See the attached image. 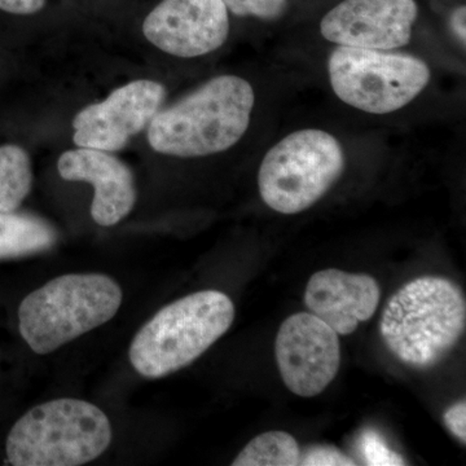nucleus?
<instances>
[{"label":"nucleus","mask_w":466,"mask_h":466,"mask_svg":"<svg viewBox=\"0 0 466 466\" xmlns=\"http://www.w3.org/2000/svg\"><path fill=\"white\" fill-rule=\"evenodd\" d=\"M143 34L171 56H204L228 38V11L222 0H162L144 20Z\"/></svg>","instance_id":"obj_10"},{"label":"nucleus","mask_w":466,"mask_h":466,"mask_svg":"<svg viewBox=\"0 0 466 466\" xmlns=\"http://www.w3.org/2000/svg\"><path fill=\"white\" fill-rule=\"evenodd\" d=\"M57 170L69 182L94 186L91 216L97 225L116 226L133 210L137 202L134 175L109 152L81 147L66 150L58 158Z\"/></svg>","instance_id":"obj_12"},{"label":"nucleus","mask_w":466,"mask_h":466,"mask_svg":"<svg viewBox=\"0 0 466 466\" xmlns=\"http://www.w3.org/2000/svg\"><path fill=\"white\" fill-rule=\"evenodd\" d=\"M47 0H0V11L18 16L38 14L46 7Z\"/></svg>","instance_id":"obj_21"},{"label":"nucleus","mask_w":466,"mask_h":466,"mask_svg":"<svg viewBox=\"0 0 466 466\" xmlns=\"http://www.w3.org/2000/svg\"><path fill=\"white\" fill-rule=\"evenodd\" d=\"M122 299L121 288L109 276H58L21 302V337L35 354H50L112 320Z\"/></svg>","instance_id":"obj_4"},{"label":"nucleus","mask_w":466,"mask_h":466,"mask_svg":"<svg viewBox=\"0 0 466 466\" xmlns=\"http://www.w3.org/2000/svg\"><path fill=\"white\" fill-rule=\"evenodd\" d=\"M466 327L464 293L449 279L417 278L386 303L380 332L407 367L431 370L458 345Z\"/></svg>","instance_id":"obj_2"},{"label":"nucleus","mask_w":466,"mask_h":466,"mask_svg":"<svg viewBox=\"0 0 466 466\" xmlns=\"http://www.w3.org/2000/svg\"><path fill=\"white\" fill-rule=\"evenodd\" d=\"M167 97L158 82L137 79L116 88L106 100L91 104L73 119V142L81 148L116 152L142 133Z\"/></svg>","instance_id":"obj_9"},{"label":"nucleus","mask_w":466,"mask_h":466,"mask_svg":"<svg viewBox=\"0 0 466 466\" xmlns=\"http://www.w3.org/2000/svg\"><path fill=\"white\" fill-rule=\"evenodd\" d=\"M235 306L222 291L189 294L159 309L135 336L130 357L146 379H161L193 363L225 336Z\"/></svg>","instance_id":"obj_3"},{"label":"nucleus","mask_w":466,"mask_h":466,"mask_svg":"<svg viewBox=\"0 0 466 466\" xmlns=\"http://www.w3.org/2000/svg\"><path fill=\"white\" fill-rule=\"evenodd\" d=\"M254 103L249 82L236 76H217L158 112L148 126V142L156 152L174 157L225 152L247 133Z\"/></svg>","instance_id":"obj_1"},{"label":"nucleus","mask_w":466,"mask_h":466,"mask_svg":"<svg viewBox=\"0 0 466 466\" xmlns=\"http://www.w3.org/2000/svg\"><path fill=\"white\" fill-rule=\"evenodd\" d=\"M380 297L381 289L372 276L329 268L311 276L305 305L339 336H350L376 314Z\"/></svg>","instance_id":"obj_13"},{"label":"nucleus","mask_w":466,"mask_h":466,"mask_svg":"<svg viewBox=\"0 0 466 466\" xmlns=\"http://www.w3.org/2000/svg\"><path fill=\"white\" fill-rule=\"evenodd\" d=\"M415 0H343L320 24L327 41L346 47L390 51L410 41Z\"/></svg>","instance_id":"obj_11"},{"label":"nucleus","mask_w":466,"mask_h":466,"mask_svg":"<svg viewBox=\"0 0 466 466\" xmlns=\"http://www.w3.org/2000/svg\"><path fill=\"white\" fill-rule=\"evenodd\" d=\"M300 450L297 441L285 431H267L254 438L233 460V466H297Z\"/></svg>","instance_id":"obj_16"},{"label":"nucleus","mask_w":466,"mask_h":466,"mask_svg":"<svg viewBox=\"0 0 466 466\" xmlns=\"http://www.w3.org/2000/svg\"><path fill=\"white\" fill-rule=\"evenodd\" d=\"M358 452L367 465H404L403 458L389 449L381 435L367 429L357 441Z\"/></svg>","instance_id":"obj_17"},{"label":"nucleus","mask_w":466,"mask_h":466,"mask_svg":"<svg viewBox=\"0 0 466 466\" xmlns=\"http://www.w3.org/2000/svg\"><path fill=\"white\" fill-rule=\"evenodd\" d=\"M112 426L99 407L63 398L27 410L9 431L7 461L15 466H79L99 458Z\"/></svg>","instance_id":"obj_5"},{"label":"nucleus","mask_w":466,"mask_h":466,"mask_svg":"<svg viewBox=\"0 0 466 466\" xmlns=\"http://www.w3.org/2000/svg\"><path fill=\"white\" fill-rule=\"evenodd\" d=\"M466 8L465 5H461V7L456 8L453 11L452 17H451V27H452L453 33L458 35L460 41L462 42V45H465L466 42Z\"/></svg>","instance_id":"obj_22"},{"label":"nucleus","mask_w":466,"mask_h":466,"mask_svg":"<svg viewBox=\"0 0 466 466\" xmlns=\"http://www.w3.org/2000/svg\"><path fill=\"white\" fill-rule=\"evenodd\" d=\"M328 72L337 97L370 115L397 112L431 81V69L420 58L346 46L330 55Z\"/></svg>","instance_id":"obj_7"},{"label":"nucleus","mask_w":466,"mask_h":466,"mask_svg":"<svg viewBox=\"0 0 466 466\" xmlns=\"http://www.w3.org/2000/svg\"><path fill=\"white\" fill-rule=\"evenodd\" d=\"M227 11L238 17L276 20L284 15L287 0H222Z\"/></svg>","instance_id":"obj_18"},{"label":"nucleus","mask_w":466,"mask_h":466,"mask_svg":"<svg viewBox=\"0 0 466 466\" xmlns=\"http://www.w3.org/2000/svg\"><path fill=\"white\" fill-rule=\"evenodd\" d=\"M444 425L462 444L466 441V401L460 400L444 412Z\"/></svg>","instance_id":"obj_20"},{"label":"nucleus","mask_w":466,"mask_h":466,"mask_svg":"<svg viewBox=\"0 0 466 466\" xmlns=\"http://www.w3.org/2000/svg\"><path fill=\"white\" fill-rule=\"evenodd\" d=\"M303 466H354L357 462L341 451L330 446H312L300 451L299 464Z\"/></svg>","instance_id":"obj_19"},{"label":"nucleus","mask_w":466,"mask_h":466,"mask_svg":"<svg viewBox=\"0 0 466 466\" xmlns=\"http://www.w3.org/2000/svg\"><path fill=\"white\" fill-rule=\"evenodd\" d=\"M57 233L32 214L0 213V260L20 258L54 247Z\"/></svg>","instance_id":"obj_14"},{"label":"nucleus","mask_w":466,"mask_h":466,"mask_svg":"<svg viewBox=\"0 0 466 466\" xmlns=\"http://www.w3.org/2000/svg\"><path fill=\"white\" fill-rule=\"evenodd\" d=\"M345 155L339 140L308 128L288 135L267 152L258 174L260 198L280 214L302 213L341 177Z\"/></svg>","instance_id":"obj_6"},{"label":"nucleus","mask_w":466,"mask_h":466,"mask_svg":"<svg viewBox=\"0 0 466 466\" xmlns=\"http://www.w3.org/2000/svg\"><path fill=\"white\" fill-rule=\"evenodd\" d=\"M275 355L285 386L302 398L321 394L341 364L339 334L309 312L291 315L281 324Z\"/></svg>","instance_id":"obj_8"},{"label":"nucleus","mask_w":466,"mask_h":466,"mask_svg":"<svg viewBox=\"0 0 466 466\" xmlns=\"http://www.w3.org/2000/svg\"><path fill=\"white\" fill-rule=\"evenodd\" d=\"M32 186V161L26 150L15 144L0 147V213L16 211Z\"/></svg>","instance_id":"obj_15"}]
</instances>
